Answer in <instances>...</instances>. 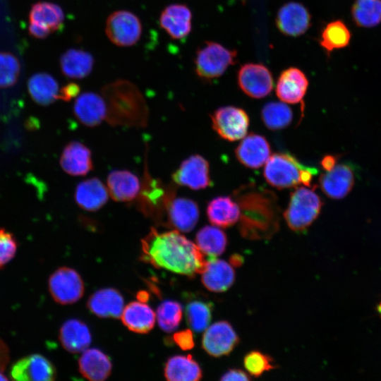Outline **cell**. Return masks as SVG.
I'll use <instances>...</instances> for the list:
<instances>
[{"mask_svg":"<svg viewBox=\"0 0 381 381\" xmlns=\"http://www.w3.org/2000/svg\"><path fill=\"white\" fill-rule=\"evenodd\" d=\"M141 250L143 262L188 277L201 274L206 265L197 245L176 229L159 232L152 228L141 240Z\"/></svg>","mask_w":381,"mask_h":381,"instance_id":"cell-1","label":"cell"},{"mask_svg":"<svg viewBox=\"0 0 381 381\" xmlns=\"http://www.w3.org/2000/svg\"><path fill=\"white\" fill-rule=\"evenodd\" d=\"M233 197L239 207L238 229L243 238L265 240L276 234L280 209L273 191L248 183L236 190Z\"/></svg>","mask_w":381,"mask_h":381,"instance_id":"cell-2","label":"cell"},{"mask_svg":"<svg viewBox=\"0 0 381 381\" xmlns=\"http://www.w3.org/2000/svg\"><path fill=\"white\" fill-rule=\"evenodd\" d=\"M317 169L302 164L289 153H275L265 163L264 176L272 186L278 189L296 187L299 184L310 187Z\"/></svg>","mask_w":381,"mask_h":381,"instance_id":"cell-3","label":"cell"},{"mask_svg":"<svg viewBox=\"0 0 381 381\" xmlns=\"http://www.w3.org/2000/svg\"><path fill=\"white\" fill-rule=\"evenodd\" d=\"M322 207V201L314 189L301 186L291 193L284 217L290 229L303 232L317 219Z\"/></svg>","mask_w":381,"mask_h":381,"instance_id":"cell-4","label":"cell"},{"mask_svg":"<svg viewBox=\"0 0 381 381\" xmlns=\"http://www.w3.org/2000/svg\"><path fill=\"white\" fill-rule=\"evenodd\" d=\"M174 198V187L163 183L145 171L138 195V207L143 214L158 224L164 225L167 207Z\"/></svg>","mask_w":381,"mask_h":381,"instance_id":"cell-5","label":"cell"},{"mask_svg":"<svg viewBox=\"0 0 381 381\" xmlns=\"http://www.w3.org/2000/svg\"><path fill=\"white\" fill-rule=\"evenodd\" d=\"M237 52L215 42H205L197 50L195 70L204 80H212L222 76L227 68L235 64Z\"/></svg>","mask_w":381,"mask_h":381,"instance_id":"cell-6","label":"cell"},{"mask_svg":"<svg viewBox=\"0 0 381 381\" xmlns=\"http://www.w3.org/2000/svg\"><path fill=\"white\" fill-rule=\"evenodd\" d=\"M105 32L109 40L119 47L135 44L142 34V24L139 18L127 10H118L107 19Z\"/></svg>","mask_w":381,"mask_h":381,"instance_id":"cell-7","label":"cell"},{"mask_svg":"<svg viewBox=\"0 0 381 381\" xmlns=\"http://www.w3.org/2000/svg\"><path fill=\"white\" fill-rule=\"evenodd\" d=\"M48 289L54 301L61 305L77 302L85 291L80 275L68 267H59L50 275Z\"/></svg>","mask_w":381,"mask_h":381,"instance_id":"cell-8","label":"cell"},{"mask_svg":"<svg viewBox=\"0 0 381 381\" xmlns=\"http://www.w3.org/2000/svg\"><path fill=\"white\" fill-rule=\"evenodd\" d=\"M210 117L214 131L223 139L236 141L247 134L249 118L243 109L234 106L222 107Z\"/></svg>","mask_w":381,"mask_h":381,"instance_id":"cell-9","label":"cell"},{"mask_svg":"<svg viewBox=\"0 0 381 381\" xmlns=\"http://www.w3.org/2000/svg\"><path fill=\"white\" fill-rule=\"evenodd\" d=\"M237 79L241 90L252 98H263L268 95L273 88L272 75L262 64H243L238 71Z\"/></svg>","mask_w":381,"mask_h":381,"instance_id":"cell-10","label":"cell"},{"mask_svg":"<svg viewBox=\"0 0 381 381\" xmlns=\"http://www.w3.org/2000/svg\"><path fill=\"white\" fill-rule=\"evenodd\" d=\"M10 375L12 380L18 381H52L56 378V370L45 356L32 353L14 363Z\"/></svg>","mask_w":381,"mask_h":381,"instance_id":"cell-11","label":"cell"},{"mask_svg":"<svg viewBox=\"0 0 381 381\" xmlns=\"http://www.w3.org/2000/svg\"><path fill=\"white\" fill-rule=\"evenodd\" d=\"M239 343V337L227 321L214 322L205 330L202 347L210 356L221 357L229 355Z\"/></svg>","mask_w":381,"mask_h":381,"instance_id":"cell-12","label":"cell"},{"mask_svg":"<svg viewBox=\"0 0 381 381\" xmlns=\"http://www.w3.org/2000/svg\"><path fill=\"white\" fill-rule=\"evenodd\" d=\"M176 184L193 190H200L212 185L208 162L202 156H190L182 162L172 176Z\"/></svg>","mask_w":381,"mask_h":381,"instance_id":"cell-13","label":"cell"},{"mask_svg":"<svg viewBox=\"0 0 381 381\" xmlns=\"http://www.w3.org/2000/svg\"><path fill=\"white\" fill-rule=\"evenodd\" d=\"M276 25L284 35L298 37L304 34L310 27L311 16L302 4L288 2L279 9Z\"/></svg>","mask_w":381,"mask_h":381,"instance_id":"cell-14","label":"cell"},{"mask_svg":"<svg viewBox=\"0 0 381 381\" xmlns=\"http://www.w3.org/2000/svg\"><path fill=\"white\" fill-rule=\"evenodd\" d=\"M199 214V208L195 201L186 198H174L167 207L163 226L188 232L195 228Z\"/></svg>","mask_w":381,"mask_h":381,"instance_id":"cell-15","label":"cell"},{"mask_svg":"<svg viewBox=\"0 0 381 381\" xmlns=\"http://www.w3.org/2000/svg\"><path fill=\"white\" fill-rule=\"evenodd\" d=\"M354 174L346 164H338L321 174L319 184L322 192L329 198L339 200L345 198L354 185Z\"/></svg>","mask_w":381,"mask_h":381,"instance_id":"cell-16","label":"cell"},{"mask_svg":"<svg viewBox=\"0 0 381 381\" xmlns=\"http://www.w3.org/2000/svg\"><path fill=\"white\" fill-rule=\"evenodd\" d=\"M308 87L305 73L298 68L290 67L279 75L276 86V95L285 103L298 104L302 100Z\"/></svg>","mask_w":381,"mask_h":381,"instance_id":"cell-17","label":"cell"},{"mask_svg":"<svg viewBox=\"0 0 381 381\" xmlns=\"http://www.w3.org/2000/svg\"><path fill=\"white\" fill-rule=\"evenodd\" d=\"M234 281L235 272L231 264L216 256H208L201 272V282L207 290L217 293L226 291Z\"/></svg>","mask_w":381,"mask_h":381,"instance_id":"cell-18","label":"cell"},{"mask_svg":"<svg viewBox=\"0 0 381 381\" xmlns=\"http://www.w3.org/2000/svg\"><path fill=\"white\" fill-rule=\"evenodd\" d=\"M270 146L262 135L250 133L241 140L235 150L237 159L245 167H261L270 157Z\"/></svg>","mask_w":381,"mask_h":381,"instance_id":"cell-19","label":"cell"},{"mask_svg":"<svg viewBox=\"0 0 381 381\" xmlns=\"http://www.w3.org/2000/svg\"><path fill=\"white\" fill-rule=\"evenodd\" d=\"M190 9L181 4L167 6L159 16L160 27L174 40H180L189 35L192 29Z\"/></svg>","mask_w":381,"mask_h":381,"instance_id":"cell-20","label":"cell"},{"mask_svg":"<svg viewBox=\"0 0 381 381\" xmlns=\"http://www.w3.org/2000/svg\"><path fill=\"white\" fill-rule=\"evenodd\" d=\"M73 113L83 125L93 127L105 119L108 113L107 105L102 95L86 92L76 98Z\"/></svg>","mask_w":381,"mask_h":381,"instance_id":"cell-21","label":"cell"},{"mask_svg":"<svg viewBox=\"0 0 381 381\" xmlns=\"http://www.w3.org/2000/svg\"><path fill=\"white\" fill-rule=\"evenodd\" d=\"M123 304L122 295L113 288H104L94 292L87 301L89 310L102 318H120Z\"/></svg>","mask_w":381,"mask_h":381,"instance_id":"cell-22","label":"cell"},{"mask_svg":"<svg viewBox=\"0 0 381 381\" xmlns=\"http://www.w3.org/2000/svg\"><path fill=\"white\" fill-rule=\"evenodd\" d=\"M60 164L63 170L70 175H86L93 167L91 152L83 143L72 141L64 148Z\"/></svg>","mask_w":381,"mask_h":381,"instance_id":"cell-23","label":"cell"},{"mask_svg":"<svg viewBox=\"0 0 381 381\" xmlns=\"http://www.w3.org/2000/svg\"><path fill=\"white\" fill-rule=\"evenodd\" d=\"M140 183L133 173L126 170H115L107 178L109 195L117 202H131L140 192Z\"/></svg>","mask_w":381,"mask_h":381,"instance_id":"cell-24","label":"cell"},{"mask_svg":"<svg viewBox=\"0 0 381 381\" xmlns=\"http://www.w3.org/2000/svg\"><path fill=\"white\" fill-rule=\"evenodd\" d=\"M59 339L67 351L78 353L87 349L92 337L87 325L80 320L70 319L61 327Z\"/></svg>","mask_w":381,"mask_h":381,"instance_id":"cell-25","label":"cell"},{"mask_svg":"<svg viewBox=\"0 0 381 381\" xmlns=\"http://www.w3.org/2000/svg\"><path fill=\"white\" fill-rule=\"evenodd\" d=\"M78 361L80 374L91 381H103L111 375L112 365L109 357L98 349H87Z\"/></svg>","mask_w":381,"mask_h":381,"instance_id":"cell-26","label":"cell"},{"mask_svg":"<svg viewBox=\"0 0 381 381\" xmlns=\"http://www.w3.org/2000/svg\"><path fill=\"white\" fill-rule=\"evenodd\" d=\"M109 195L103 183L97 178H92L80 182L75 188L74 196L81 208L94 212L106 204Z\"/></svg>","mask_w":381,"mask_h":381,"instance_id":"cell-27","label":"cell"},{"mask_svg":"<svg viewBox=\"0 0 381 381\" xmlns=\"http://www.w3.org/2000/svg\"><path fill=\"white\" fill-rule=\"evenodd\" d=\"M120 318L129 330L138 334H146L154 327L156 315L153 310L144 302L132 301L123 308Z\"/></svg>","mask_w":381,"mask_h":381,"instance_id":"cell-28","label":"cell"},{"mask_svg":"<svg viewBox=\"0 0 381 381\" xmlns=\"http://www.w3.org/2000/svg\"><path fill=\"white\" fill-rule=\"evenodd\" d=\"M206 213L212 224L223 228L235 224L240 217L237 202L229 196L213 198L207 204Z\"/></svg>","mask_w":381,"mask_h":381,"instance_id":"cell-29","label":"cell"},{"mask_svg":"<svg viewBox=\"0 0 381 381\" xmlns=\"http://www.w3.org/2000/svg\"><path fill=\"white\" fill-rule=\"evenodd\" d=\"M164 373L169 381H198L202 377L199 364L191 355H177L168 358Z\"/></svg>","mask_w":381,"mask_h":381,"instance_id":"cell-30","label":"cell"},{"mask_svg":"<svg viewBox=\"0 0 381 381\" xmlns=\"http://www.w3.org/2000/svg\"><path fill=\"white\" fill-rule=\"evenodd\" d=\"M59 64L65 76L81 79L91 73L94 58L91 54L83 49H69L61 56Z\"/></svg>","mask_w":381,"mask_h":381,"instance_id":"cell-31","label":"cell"},{"mask_svg":"<svg viewBox=\"0 0 381 381\" xmlns=\"http://www.w3.org/2000/svg\"><path fill=\"white\" fill-rule=\"evenodd\" d=\"M30 96L40 105H49L59 99V87L56 79L47 73H37L28 81Z\"/></svg>","mask_w":381,"mask_h":381,"instance_id":"cell-32","label":"cell"},{"mask_svg":"<svg viewBox=\"0 0 381 381\" xmlns=\"http://www.w3.org/2000/svg\"><path fill=\"white\" fill-rule=\"evenodd\" d=\"M30 23L48 30L51 33L59 30L64 21V13L58 4L39 1L32 5L29 12Z\"/></svg>","mask_w":381,"mask_h":381,"instance_id":"cell-33","label":"cell"},{"mask_svg":"<svg viewBox=\"0 0 381 381\" xmlns=\"http://www.w3.org/2000/svg\"><path fill=\"white\" fill-rule=\"evenodd\" d=\"M351 33L346 25L341 20L328 23L323 28L320 44L329 54L331 52L349 46Z\"/></svg>","mask_w":381,"mask_h":381,"instance_id":"cell-34","label":"cell"},{"mask_svg":"<svg viewBox=\"0 0 381 381\" xmlns=\"http://www.w3.org/2000/svg\"><path fill=\"white\" fill-rule=\"evenodd\" d=\"M195 243L201 252L208 256H217L225 250L228 240L226 234L220 229L205 226L195 236Z\"/></svg>","mask_w":381,"mask_h":381,"instance_id":"cell-35","label":"cell"},{"mask_svg":"<svg viewBox=\"0 0 381 381\" xmlns=\"http://www.w3.org/2000/svg\"><path fill=\"white\" fill-rule=\"evenodd\" d=\"M351 18L359 28H370L381 23V0H355Z\"/></svg>","mask_w":381,"mask_h":381,"instance_id":"cell-36","label":"cell"},{"mask_svg":"<svg viewBox=\"0 0 381 381\" xmlns=\"http://www.w3.org/2000/svg\"><path fill=\"white\" fill-rule=\"evenodd\" d=\"M261 119L270 130H280L287 127L292 121L291 108L284 102H270L262 109Z\"/></svg>","mask_w":381,"mask_h":381,"instance_id":"cell-37","label":"cell"},{"mask_svg":"<svg viewBox=\"0 0 381 381\" xmlns=\"http://www.w3.org/2000/svg\"><path fill=\"white\" fill-rule=\"evenodd\" d=\"M213 304L210 301L193 300L186 306V318L191 330L201 332L205 330L210 323Z\"/></svg>","mask_w":381,"mask_h":381,"instance_id":"cell-38","label":"cell"},{"mask_svg":"<svg viewBox=\"0 0 381 381\" xmlns=\"http://www.w3.org/2000/svg\"><path fill=\"white\" fill-rule=\"evenodd\" d=\"M181 305L174 301L167 300L157 308V318L159 327L166 332L175 330L182 318Z\"/></svg>","mask_w":381,"mask_h":381,"instance_id":"cell-39","label":"cell"},{"mask_svg":"<svg viewBox=\"0 0 381 381\" xmlns=\"http://www.w3.org/2000/svg\"><path fill=\"white\" fill-rule=\"evenodd\" d=\"M20 64L11 53L0 52V87L15 85L19 78Z\"/></svg>","mask_w":381,"mask_h":381,"instance_id":"cell-40","label":"cell"},{"mask_svg":"<svg viewBox=\"0 0 381 381\" xmlns=\"http://www.w3.org/2000/svg\"><path fill=\"white\" fill-rule=\"evenodd\" d=\"M243 365L250 375L255 377L277 368L270 356L256 350L248 352L244 356Z\"/></svg>","mask_w":381,"mask_h":381,"instance_id":"cell-41","label":"cell"},{"mask_svg":"<svg viewBox=\"0 0 381 381\" xmlns=\"http://www.w3.org/2000/svg\"><path fill=\"white\" fill-rule=\"evenodd\" d=\"M18 243L14 236L0 229V268L7 265L16 255Z\"/></svg>","mask_w":381,"mask_h":381,"instance_id":"cell-42","label":"cell"},{"mask_svg":"<svg viewBox=\"0 0 381 381\" xmlns=\"http://www.w3.org/2000/svg\"><path fill=\"white\" fill-rule=\"evenodd\" d=\"M173 341L183 351L190 350L195 345L193 334L190 329H184L176 332L173 335Z\"/></svg>","mask_w":381,"mask_h":381,"instance_id":"cell-43","label":"cell"},{"mask_svg":"<svg viewBox=\"0 0 381 381\" xmlns=\"http://www.w3.org/2000/svg\"><path fill=\"white\" fill-rule=\"evenodd\" d=\"M80 92V87L78 84L70 83L59 90V99L69 101L75 97Z\"/></svg>","mask_w":381,"mask_h":381,"instance_id":"cell-44","label":"cell"},{"mask_svg":"<svg viewBox=\"0 0 381 381\" xmlns=\"http://www.w3.org/2000/svg\"><path fill=\"white\" fill-rule=\"evenodd\" d=\"M251 377L241 369H229L220 377L222 381L228 380H250Z\"/></svg>","mask_w":381,"mask_h":381,"instance_id":"cell-45","label":"cell"},{"mask_svg":"<svg viewBox=\"0 0 381 381\" xmlns=\"http://www.w3.org/2000/svg\"><path fill=\"white\" fill-rule=\"evenodd\" d=\"M28 31L31 36L37 39H44L52 34L48 30L33 23L29 24Z\"/></svg>","mask_w":381,"mask_h":381,"instance_id":"cell-46","label":"cell"},{"mask_svg":"<svg viewBox=\"0 0 381 381\" xmlns=\"http://www.w3.org/2000/svg\"><path fill=\"white\" fill-rule=\"evenodd\" d=\"M337 157L334 155H327L321 161V165L325 171L332 169L336 164Z\"/></svg>","mask_w":381,"mask_h":381,"instance_id":"cell-47","label":"cell"},{"mask_svg":"<svg viewBox=\"0 0 381 381\" xmlns=\"http://www.w3.org/2000/svg\"><path fill=\"white\" fill-rule=\"evenodd\" d=\"M8 359L7 348L5 344L0 340V371L3 372L5 364Z\"/></svg>","mask_w":381,"mask_h":381,"instance_id":"cell-48","label":"cell"},{"mask_svg":"<svg viewBox=\"0 0 381 381\" xmlns=\"http://www.w3.org/2000/svg\"><path fill=\"white\" fill-rule=\"evenodd\" d=\"M230 264L234 267H240L243 262V256L239 254H234L229 258Z\"/></svg>","mask_w":381,"mask_h":381,"instance_id":"cell-49","label":"cell"},{"mask_svg":"<svg viewBox=\"0 0 381 381\" xmlns=\"http://www.w3.org/2000/svg\"><path fill=\"white\" fill-rule=\"evenodd\" d=\"M137 298L139 301L146 302L149 298V294L145 291H141L137 294Z\"/></svg>","mask_w":381,"mask_h":381,"instance_id":"cell-50","label":"cell"},{"mask_svg":"<svg viewBox=\"0 0 381 381\" xmlns=\"http://www.w3.org/2000/svg\"><path fill=\"white\" fill-rule=\"evenodd\" d=\"M8 378L5 376L2 371H0V380H7Z\"/></svg>","mask_w":381,"mask_h":381,"instance_id":"cell-51","label":"cell"},{"mask_svg":"<svg viewBox=\"0 0 381 381\" xmlns=\"http://www.w3.org/2000/svg\"><path fill=\"white\" fill-rule=\"evenodd\" d=\"M377 310H378V313L381 317V302L380 303V304L378 305V307H377Z\"/></svg>","mask_w":381,"mask_h":381,"instance_id":"cell-52","label":"cell"}]
</instances>
